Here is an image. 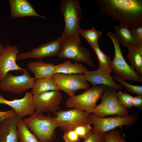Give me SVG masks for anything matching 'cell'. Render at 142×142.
Instances as JSON below:
<instances>
[{
  "label": "cell",
  "mask_w": 142,
  "mask_h": 142,
  "mask_svg": "<svg viewBox=\"0 0 142 142\" xmlns=\"http://www.w3.org/2000/svg\"><path fill=\"white\" fill-rule=\"evenodd\" d=\"M100 13L130 29L142 25V0H96Z\"/></svg>",
  "instance_id": "cell-1"
},
{
  "label": "cell",
  "mask_w": 142,
  "mask_h": 142,
  "mask_svg": "<svg viewBox=\"0 0 142 142\" xmlns=\"http://www.w3.org/2000/svg\"><path fill=\"white\" fill-rule=\"evenodd\" d=\"M27 128L40 142H53L56 138L55 129L57 127L49 114L47 116L36 111L28 118L23 119Z\"/></svg>",
  "instance_id": "cell-2"
},
{
  "label": "cell",
  "mask_w": 142,
  "mask_h": 142,
  "mask_svg": "<svg viewBox=\"0 0 142 142\" xmlns=\"http://www.w3.org/2000/svg\"><path fill=\"white\" fill-rule=\"evenodd\" d=\"M60 9L65 23L60 38L63 39L71 36L79 37L78 32L82 12L79 1L63 0L60 3Z\"/></svg>",
  "instance_id": "cell-3"
},
{
  "label": "cell",
  "mask_w": 142,
  "mask_h": 142,
  "mask_svg": "<svg viewBox=\"0 0 142 142\" xmlns=\"http://www.w3.org/2000/svg\"><path fill=\"white\" fill-rule=\"evenodd\" d=\"M108 87L102 85L92 86L81 94L69 97L66 101V106L67 108H75L88 114L93 113L97 101Z\"/></svg>",
  "instance_id": "cell-4"
},
{
  "label": "cell",
  "mask_w": 142,
  "mask_h": 142,
  "mask_svg": "<svg viewBox=\"0 0 142 142\" xmlns=\"http://www.w3.org/2000/svg\"><path fill=\"white\" fill-rule=\"evenodd\" d=\"M107 35L112 40L115 49V54L111 61L112 72L124 80L141 82L142 75L140 74L126 62L122 55L119 42L115 33L107 32Z\"/></svg>",
  "instance_id": "cell-5"
},
{
  "label": "cell",
  "mask_w": 142,
  "mask_h": 142,
  "mask_svg": "<svg viewBox=\"0 0 142 142\" xmlns=\"http://www.w3.org/2000/svg\"><path fill=\"white\" fill-rule=\"evenodd\" d=\"M62 39V46L57 55L58 57L74 59L85 63L92 67L96 68L90 52L82 46L79 37L71 36Z\"/></svg>",
  "instance_id": "cell-6"
},
{
  "label": "cell",
  "mask_w": 142,
  "mask_h": 142,
  "mask_svg": "<svg viewBox=\"0 0 142 142\" xmlns=\"http://www.w3.org/2000/svg\"><path fill=\"white\" fill-rule=\"evenodd\" d=\"M101 98L100 103L96 106L93 113L96 116L103 118L111 115H116L120 117L129 115L127 109L119 102L116 90L108 87Z\"/></svg>",
  "instance_id": "cell-7"
},
{
  "label": "cell",
  "mask_w": 142,
  "mask_h": 142,
  "mask_svg": "<svg viewBox=\"0 0 142 142\" xmlns=\"http://www.w3.org/2000/svg\"><path fill=\"white\" fill-rule=\"evenodd\" d=\"M138 118V115L137 113L124 117L117 116L108 118L99 117L93 113L89 114L88 117L89 123L93 124L94 129L104 134L123 125L128 127L133 126Z\"/></svg>",
  "instance_id": "cell-8"
},
{
  "label": "cell",
  "mask_w": 142,
  "mask_h": 142,
  "mask_svg": "<svg viewBox=\"0 0 142 142\" xmlns=\"http://www.w3.org/2000/svg\"><path fill=\"white\" fill-rule=\"evenodd\" d=\"M89 114L74 108L68 110L57 111L54 113L52 118L57 127L64 133L74 130L78 126L89 123Z\"/></svg>",
  "instance_id": "cell-9"
},
{
  "label": "cell",
  "mask_w": 142,
  "mask_h": 142,
  "mask_svg": "<svg viewBox=\"0 0 142 142\" xmlns=\"http://www.w3.org/2000/svg\"><path fill=\"white\" fill-rule=\"evenodd\" d=\"M22 71L23 74L19 75L7 73L3 79L0 81V89L20 94L32 88L36 79L31 76L25 69H23Z\"/></svg>",
  "instance_id": "cell-10"
},
{
  "label": "cell",
  "mask_w": 142,
  "mask_h": 142,
  "mask_svg": "<svg viewBox=\"0 0 142 142\" xmlns=\"http://www.w3.org/2000/svg\"><path fill=\"white\" fill-rule=\"evenodd\" d=\"M52 77L59 90L65 92L69 97L75 95L78 90H86L90 86L83 74H54Z\"/></svg>",
  "instance_id": "cell-11"
},
{
  "label": "cell",
  "mask_w": 142,
  "mask_h": 142,
  "mask_svg": "<svg viewBox=\"0 0 142 142\" xmlns=\"http://www.w3.org/2000/svg\"><path fill=\"white\" fill-rule=\"evenodd\" d=\"M62 99V95L59 90H52L33 95V102L36 111L54 113L61 110L59 105Z\"/></svg>",
  "instance_id": "cell-12"
},
{
  "label": "cell",
  "mask_w": 142,
  "mask_h": 142,
  "mask_svg": "<svg viewBox=\"0 0 142 142\" xmlns=\"http://www.w3.org/2000/svg\"><path fill=\"white\" fill-rule=\"evenodd\" d=\"M62 46V39L60 37L41 44L28 52L18 54L16 60L30 58L41 60L45 57L57 55Z\"/></svg>",
  "instance_id": "cell-13"
},
{
  "label": "cell",
  "mask_w": 142,
  "mask_h": 142,
  "mask_svg": "<svg viewBox=\"0 0 142 142\" xmlns=\"http://www.w3.org/2000/svg\"><path fill=\"white\" fill-rule=\"evenodd\" d=\"M33 94L31 92H26L22 98L9 100L6 99L0 94V104L8 105L12 108L19 118L31 115L35 112L33 102Z\"/></svg>",
  "instance_id": "cell-14"
},
{
  "label": "cell",
  "mask_w": 142,
  "mask_h": 142,
  "mask_svg": "<svg viewBox=\"0 0 142 142\" xmlns=\"http://www.w3.org/2000/svg\"><path fill=\"white\" fill-rule=\"evenodd\" d=\"M19 52L15 45H7L4 47L3 52L0 55V81L10 71L22 70L23 69L16 63L17 55Z\"/></svg>",
  "instance_id": "cell-15"
},
{
  "label": "cell",
  "mask_w": 142,
  "mask_h": 142,
  "mask_svg": "<svg viewBox=\"0 0 142 142\" xmlns=\"http://www.w3.org/2000/svg\"><path fill=\"white\" fill-rule=\"evenodd\" d=\"M87 81L92 86L104 85L115 90H120L122 87L114 80L111 73L98 69L95 70L87 71L83 74Z\"/></svg>",
  "instance_id": "cell-16"
},
{
  "label": "cell",
  "mask_w": 142,
  "mask_h": 142,
  "mask_svg": "<svg viewBox=\"0 0 142 142\" xmlns=\"http://www.w3.org/2000/svg\"><path fill=\"white\" fill-rule=\"evenodd\" d=\"M16 114L0 122V142H18Z\"/></svg>",
  "instance_id": "cell-17"
},
{
  "label": "cell",
  "mask_w": 142,
  "mask_h": 142,
  "mask_svg": "<svg viewBox=\"0 0 142 142\" xmlns=\"http://www.w3.org/2000/svg\"><path fill=\"white\" fill-rule=\"evenodd\" d=\"M12 18L34 16L45 19L46 17L37 13L27 0H9Z\"/></svg>",
  "instance_id": "cell-18"
},
{
  "label": "cell",
  "mask_w": 142,
  "mask_h": 142,
  "mask_svg": "<svg viewBox=\"0 0 142 142\" xmlns=\"http://www.w3.org/2000/svg\"><path fill=\"white\" fill-rule=\"evenodd\" d=\"M37 79L52 77L55 74V65L52 63H45L41 60L31 62L27 65Z\"/></svg>",
  "instance_id": "cell-19"
},
{
  "label": "cell",
  "mask_w": 142,
  "mask_h": 142,
  "mask_svg": "<svg viewBox=\"0 0 142 142\" xmlns=\"http://www.w3.org/2000/svg\"><path fill=\"white\" fill-rule=\"evenodd\" d=\"M88 70L87 67L78 62L75 61L73 63L69 60H66L62 63L55 65V74H84Z\"/></svg>",
  "instance_id": "cell-20"
},
{
  "label": "cell",
  "mask_w": 142,
  "mask_h": 142,
  "mask_svg": "<svg viewBox=\"0 0 142 142\" xmlns=\"http://www.w3.org/2000/svg\"><path fill=\"white\" fill-rule=\"evenodd\" d=\"M52 90H59L52 77L37 79L32 88L33 95H38L43 93Z\"/></svg>",
  "instance_id": "cell-21"
},
{
  "label": "cell",
  "mask_w": 142,
  "mask_h": 142,
  "mask_svg": "<svg viewBox=\"0 0 142 142\" xmlns=\"http://www.w3.org/2000/svg\"><path fill=\"white\" fill-rule=\"evenodd\" d=\"M114 26L115 34L121 45L127 48L130 46L138 47L129 28L122 24L120 25Z\"/></svg>",
  "instance_id": "cell-22"
},
{
  "label": "cell",
  "mask_w": 142,
  "mask_h": 142,
  "mask_svg": "<svg viewBox=\"0 0 142 142\" xmlns=\"http://www.w3.org/2000/svg\"><path fill=\"white\" fill-rule=\"evenodd\" d=\"M128 48L127 58L131 66L142 75V47L130 46Z\"/></svg>",
  "instance_id": "cell-23"
},
{
  "label": "cell",
  "mask_w": 142,
  "mask_h": 142,
  "mask_svg": "<svg viewBox=\"0 0 142 142\" xmlns=\"http://www.w3.org/2000/svg\"><path fill=\"white\" fill-rule=\"evenodd\" d=\"M17 126L18 138L21 142H40L29 130L22 119L18 118Z\"/></svg>",
  "instance_id": "cell-24"
},
{
  "label": "cell",
  "mask_w": 142,
  "mask_h": 142,
  "mask_svg": "<svg viewBox=\"0 0 142 142\" xmlns=\"http://www.w3.org/2000/svg\"><path fill=\"white\" fill-rule=\"evenodd\" d=\"M90 46L95 53L99 61V65L98 69L111 73L112 72V61L110 58L103 52L98 45Z\"/></svg>",
  "instance_id": "cell-25"
},
{
  "label": "cell",
  "mask_w": 142,
  "mask_h": 142,
  "mask_svg": "<svg viewBox=\"0 0 142 142\" xmlns=\"http://www.w3.org/2000/svg\"><path fill=\"white\" fill-rule=\"evenodd\" d=\"M78 32L79 34L86 39L90 45H98V39L102 35V33L101 32L96 30L94 27L87 30L80 29Z\"/></svg>",
  "instance_id": "cell-26"
},
{
  "label": "cell",
  "mask_w": 142,
  "mask_h": 142,
  "mask_svg": "<svg viewBox=\"0 0 142 142\" xmlns=\"http://www.w3.org/2000/svg\"><path fill=\"white\" fill-rule=\"evenodd\" d=\"M112 78L113 79L118 82L122 87L125 88L129 93L136 94L137 95H142V86L131 85L116 75H113Z\"/></svg>",
  "instance_id": "cell-27"
},
{
  "label": "cell",
  "mask_w": 142,
  "mask_h": 142,
  "mask_svg": "<svg viewBox=\"0 0 142 142\" xmlns=\"http://www.w3.org/2000/svg\"><path fill=\"white\" fill-rule=\"evenodd\" d=\"M104 142H127L120 132L114 129L104 134Z\"/></svg>",
  "instance_id": "cell-28"
},
{
  "label": "cell",
  "mask_w": 142,
  "mask_h": 142,
  "mask_svg": "<svg viewBox=\"0 0 142 142\" xmlns=\"http://www.w3.org/2000/svg\"><path fill=\"white\" fill-rule=\"evenodd\" d=\"M104 134L97 131L93 127L89 134L83 138V142H104Z\"/></svg>",
  "instance_id": "cell-29"
},
{
  "label": "cell",
  "mask_w": 142,
  "mask_h": 142,
  "mask_svg": "<svg viewBox=\"0 0 142 142\" xmlns=\"http://www.w3.org/2000/svg\"><path fill=\"white\" fill-rule=\"evenodd\" d=\"M117 95L119 102L124 107L127 109L132 107V96L121 91L117 93Z\"/></svg>",
  "instance_id": "cell-30"
},
{
  "label": "cell",
  "mask_w": 142,
  "mask_h": 142,
  "mask_svg": "<svg viewBox=\"0 0 142 142\" xmlns=\"http://www.w3.org/2000/svg\"><path fill=\"white\" fill-rule=\"evenodd\" d=\"M130 29L137 46L142 47V25Z\"/></svg>",
  "instance_id": "cell-31"
},
{
  "label": "cell",
  "mask_w": 142,
  "mask_h": 142,
  "mask_svg": "<svg viewBox=\"0 0 142 142\" xmlns=\"http://www.w3.org/2000/svg\"><path fill=\"white\" fill-rule=\"evenodd\" d=\"M92 127L90 123L78 126L74 130L76 131L80 138H84L90 132Z\"/></svg>",
  "instance_id": "cell-32"
},
{
  "label": "cell",
  "mask_w": 142,
  "mask_h": 142,
  "mask_svg": "<svg viewBox=\"0 0 142 142\" xmlns=\"http://www.w3.org/2000/svg\"><path fill=\"white\" fill-rule=\"evenodd\" d=\"M63 137L65 142H78L81 140L74 130L64 132Z\"/></svg>",
  "instance_id": "cell-33"
},
{
  "label": "cell",
  "mask_w": 142,
  "mask_h": 142,
  "mask_svg": "<svg viewBox=\"0 0 142 142\" xmlns=\"http://www.w3.org/2000/svg\"><path fill=\"white\" fill-rule=\"evenodd\" d=\"M132 106L140 110H142V95H137L133 97Z\"/></svg>",
  "instance_id": "cell-34"
},
{
  "label": "cell",
  "mask_w": 142,
  "mask_h": 142,
  "mask_svg": "<svg viewBox=\"0 0 142 142\" xmlns=\"http://www.w3.org/2000/svg\"><path fill=\"white\" fill-rule=\"evenodd\" d=\"M15 114V111L13 109L6 111H0V122L13 116Z\"/></svg>",
  "instance_id": "cell-35"
},
{
  "label": "cell",
  "mask_w": 142,
  "mask_h": 142,
  "mask_svg": "<svg viewBox=\"0 0 142 142\" xmlns=\"http://www.w3.org/2000/svg\"><path fill=\"white\" fill-rule=\"evenodd\" d=\"M4 47H3L0 43V55H1L2 53Z\"/></svg>",
  "instance_id": "cell-36"
},
{
  "label": "cell",
  "mask_w": 142,
  "mask_h": 142,
  "mask_svg": "<svg viewBox=\"0 0 142 142\" xmlns=\"http://www.w3.org/2000/svg\"><path fill=\"white\" fill-rule=\"evenodd\" d=\"M20 142H21V141L20 140Z\"/></svg>",
  "instance_id": "cell-37"
}]
</instances>
